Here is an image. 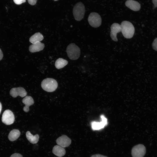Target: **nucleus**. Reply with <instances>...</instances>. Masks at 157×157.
<instances>
[{
  "instance_id": "nucleus-1",
  "label": "nucleus",
  "mask_w": 157,
  "mask_h": 157,
  "mask_svg": "<svg viewBox=\"0 0 157 157\" xmlns=\"http://www.w3.org/2000/svg\"><path fill=\"white\" fill-rule=\"evenodd\" d=\"M120 26L121 31L125 38L129 39L133 37L135 33V28L131 22L123 21L121 23Z\"/></svg>"
},
{
  "instance_id": "nucleus-2",
  "label": "nucleus",
  "mask_w": 157,
  "mask_h": 157,
  "mask_svg": "<svg viewBox=\"0 0 157 157\" xmlns=\"http://www.w3.org/2000/svg\"><path fill=\"white\" fill-rule=\"evenodd\" d=\"M41 85L42 88L45 91L51 92L56 90L58 87V84L55 79L47 78L42 81Z\"/></svg>"
},
{
  "instance_id": "nucleus-3",
  "label": "nucleus",
  "mask_w": 157,
  "mask_h": 157,
  "mask_svg": "<svg viewBox=\"0 0 157 157\" xmlns=\"http://www.w3.org/2000/svg\"><path fill=\"white\" fill-rule=\"evenodd\" d=\"M66 52L69 58L72 60H76L79 57L80 50L79 47L75 44L72 43L67 47Z\"/></svg>"
},
{
  "instance_id": "nucleus-4",
  "label": "nucleus",
  "mask_w": 157,
  "mask_h": 157,
  "mask_svg": "<svg viewBox=\"0 0 157 157\" xmlns=\"http://www.w3.org/2000/svg\"><path fill=\"white\" fill-rule=\"evenodd\" d=\"M85 11V6L82 3L80 2L76 3L74 6L73 10L75 20L77 21L81 20L84 16Z\"/></svg>"
},
{
  "instance_id": "nucleus-5",
  "label": "nucleus",
  "mask_w": 157,
  "mask_h": 157,
  "mask_svg": "<svg viewBox=\"0 0 157 157\" xmlns=\"http://www.w3.org/2000/svg\"><path fill=\"white\" fill-rule=\"evenodd\" d=\"M88 20L90 25L94 28L99 26L102 21L100 16L95 12L91 13L90 14L88 18Z\"/></svg>"
},
{
  "instance_id": "nucleus-6",
  "label": "nucleus",
  "mask_w": 157,
  "mask_h": 157,
  "mask_svg": "<svg viewBox=\"0 0 157 157\" xmlns=\"http://www.w3.org/2000/svg\"><path fill=\"white\" fill-rule=\"evenodd\" d=\"M146 152L145 147L142 144H139L134 146L131 150L132 157H143Z\"/></svg>"
},
{
  "instance_id": "nucleus-7",
  "label": "nucleus",
  "mask_w": 157,
  "mask_h": 157,
  "mask_svg": "<svg viewBox=\"0 0 157 157\" xmlns=\"http://www.w3.org/2000/svg\"><path fill=\"white\" fill-rule=\"evenodd\" d=\"M2 122L7 125L13 124L15 120L13 112L9 110H6L3 113L1 119Z\"/></svg>"
},
{
  "instance_id": "nucleus-8",
  "label": "nucleus",
  "mask_w": 157,
  "mask_h": 157,
  "mask_svg": "<svg viewBox=\"0 0 157 157\" xmlns=\"http://www.w3.org/2000/svg\"><path fill=\"white\" fill-rule=\"evenodd\" d=\"M10 95L13 97H16L19 96L23 97L26 96L27 92L22 87H19L12 88L10 92Z\"/></svg>"
},
{
  "instance_id": "nucleus-9",
  "label": "nucleus",
  "mask_w": 157,
  "mask_h": 157,
  "mask_svg": "<svg viewBox=\"0 0 157 157\" xmlns=\"http://www.w3.org/2000/svg\"><path fill=\"white\" fill-rule=\"evenodd\" d=\"M110 30V36L112 39L115 41H117V34L121 31L120 25L117 23H114L111 25Z\"/></svg>"
},
{
  "instance_id": "nucleus-10",
  "label": "nucleus",
  "mask_w": 157,
  "mask_h": 157,
  "mask_svg": "<svg viewBox=\"0 0 157 157\" xmlns=\"http://www.w3.org/2000/svg\"><path fill=\"white\" fill-rule=\"evenodd\" d=\"M56 142L58 145L64 148L69 146L71 143V140L67 135H63L57 139Z\"/></svg>"
},
{
  "instance_id": "nucleus-11",
  "label": "nucleus",
  "mask_w": 157,
  "mask_h": 157,
  "mask_svg": "<svg viewBox=\"0 0 157 157\" xmlns=\"http://www.w3.org/2000/svg\"><path fill=\"white\" fill-rule=\"evenodd\" d=\"M126 6L134 11H138L140 8V5L138 2L133 0H128L125 2Z\"/></svg>"
},
{
  "instance_id": "nucleus-12",
  "label": "nucleus",
  "mask_w": 157,
  "mask_h": 157,
  "mask_svg": "<svg viewBox=\"0 0 157 157\" xmlns=\"http://www.w3.org/2000/svg\"><path fill=\"white\" fill-rule=\"evenodd\" d=\"M22 102L25 105L23 108V110L26 112H28L29 106L33 105L34 103L33 98L30 96H25L23 99Z\"/></svg>"
},
{
  "instance_id": "nucleus-13",
  "label": "nucleus",
  "mask_w": 157,
  "mask_h": 157,
  "mask_svg": "<svg viewBox=\"0 0 157 157\" xmlns=\"http://www.w3.org/2000/svg\"><path fill=\"white\" fill-rule=\"evenodd\" d=\"M44 47V44L40 42L31 45L29 47V50L31 52H35L42 50Z\"/></svg>"
},
{
  "instance_id": "nucleus-14",
  "label": "nucleus",
  "mask_w": 157,
  "mask_h": 157,
  "mask_svg": "<svg viewBox=\"0 0 157 157\" xmlns=\"http://www.w3.org/2000/svg\"><path fill=\"white\" fill-rule=\"evenodd\" d=\"M52 152L55 155L59 157L63 156L66 153L65 149L58 145H55L53 147Z\"/></svg>"
},
{
  "instance_id": "nucleus-15",
  "label": "nucleus",
  "mask_w": 157,
  "mask_h": 157,
  "mask_svg": "<svg viewBox=\"0 0 157 157\" xmlns=\"http://www.w3.org/2000/svg\"><path fill=\"white\" fill-rule=\"evenodd\" d=\"M107 125V124L102 121L100 122L93 121L91 123V128L93 130H98L102 129Z\"/></svg>"
},
{
  "instance_id": "nucleus-16",
  "label": "nucleus",
  "mask_w": 157,
  "mask_h": 157,
  "mask_svg": "<svg viewBox=\"0 0 157 157\" xmlns=\"http://www.w3.org/2000/svg\"><path fill=\"white\" fill-rule=\"evenodd\" d=\"M26 136L27 140L32 144H36L38 141L39 136L38 134L33 135L29 131H28L26 132Z\"/></svg>"
},
{
  "instance_id": "nucleus-17",
  "label": "nucleus",
  "mask_w": 157,
  "mask_h": 157,
  "mask_svg": "<svg viewBox=\"0 0 157 157\" xmlns=\"http://www.w3.org/2000/svg\"><path fill=\"white\" fill-rule=\"evenodd\" d=\"M20 135L19 131L17 129H14L11 131L8 135L9 140L11 141L16 140L19 137Z\"/></svg>"
},
{
  "instance_id": "nucleus-18",
  "label": "nucleus",
  "mask_w": 157,
  "mask_h": 157,
  "mask_svg": "<svg viewBox=\"0 0 157 157\" xmlns=\"http://www.w3.org/2000/svg\"><path fill=\"white\" fill-rule=\"evenodd\" d=\"M44 37L40 33H37L32 35L29 39V41L33 44L40 42L43 40Z\"/></svg>"
},
{
  "instance_id": "nucleus-19",
  "label": "nucleus",
  "mask_w": 157,
  "mask_h": 157,
  "mask_svg": "<svg viewBox=\"0 0 157 157\" xmlns=\"http://www.w3.org/2000/svg\"><path fill=\"white\" fill-rule=\"evenodd\" d=\"M68 61L62 58L57 59L55 63V66L58 69L62 68L66 65L68 64Z\"/></svg>"
},
{
  "instance_id": "nucleus-20",
  "label": "nucleus",
  "mask_w": 157,
  "mask_h": 157,
  "mask_svg": "<svg viewBox=\"0 0 157 157\" xmlns=\"http://www.w3.org/2000/svg\"><path fill=\"white\" fill-rule=\"evenodd\" d=\"M152 46L153 49L157 51V38H155L152 44Z\"/></svg>"
},
{
  "instance_id": "nucleus-21",
  "label": "nucleus",
  "mask_w": 157,
  "mask_h": 157,
  "mask_svg": "<svg viewBox=\"0 0 157 157\" xmlns=\"http://www.w3.org/2000/svg\"><path fill=\"white\" fill-rule=\"evenodd\" d=\"M14 2L16 4L20 5L26 1V0H13Z\"/></svg>"
},
{
  "instance_id": "nucleus-22",
  "label": "nucleus",
  "mask_w": 157,
  "mask_h": 157,
  "mask_svg": "<svg viewBox=\"0 0 157 157\" xmlns=\"http://www.w3.org/2000/svg\"><path fill=\"white\" fill-rule=\"evenodd\" d=\"M29 4L31 5H34L36 3L37 0H28Z\"/></svg>"
},
{
  "instance_id": "nucleus-23",
  "label": "nucleus",
  "mask_w": 157,
  "mask_h": 157,
  "mask_svg": "<svg viewBox=\"0 0 157 157\" xmlns=\"http://www.w3.org/2000/svg\"><path fill=\"white\" fill-rule=\"evenodd\" d=\"M10 157H23V156L19 154L15 153L12 154Z\"/></svg>"
},
{
  "instance_id": "nucleus-24",
  "label": "nucleus",
  "mask_w": 157,
  "mask_h": 157,
  "mask_svg": "<svg viewBox=\"0 0 157 157\" xmlns=\"http://www.w3.org/2000/svg\"><path fill=\"white\" fill-rule=\"evenodd\" d=\"M91 157H107L100 154H96L92 155Z\"/></svg>"
},
{
  "instance_id": "nucleus-25",
  "label": "nucleus",
  "mask_w": 157,
  "mask_h": 157,
  "mask_svg": "<svg viewBox=\"0 0 157 157\" xmlns=\"http://www.w3.org/2000/svg\"><path fill=\"white\" fill-rule=\"evenodd\" d=\"M152 1L154 7L157 8V0H152Z\"/></svg>"
},
{
  "instance_id": "nucleus-26",
  "label": "nucleus",
  "mask_w": 157,
  "mask_h": 157,
  "mask_svg": "<svg viewBox=\"0 0 157 157\" xmlns=\"http://www.w3.org/2000/svg\"><path fill=\"white\" fill-rule=\"evenodd\" d=\"M3 56L2 52L0 49V60H1Z\"/></svg>"
},
{
  "instance_id": "nucleus-27",
  "label": "nucleus",
  "mask_w": 157,
  "mask_h": 157,
  "mask_svg": "<svg viewBox=\"0 0 157 157\" xmlns=\"http://www.w3.org/2000/svg\"><path fill=\"white\" fill-rule=\"evenodd\" d=\"M2 108V105L1 103L0 102V114Z\"/></svg>"
},
{
  "instance_id": "nucleus-28",
  "label": "nucleus",
  "mask_w": 157,
  "mask_h": 157,
  "mask_svg": "<svg viewBox=\"0 0 157 157\" xmlns=\"http://www.w3.org/2000/svg\"><path fill=\"white\" fill-rule=\"evenodd\" d=\"M54 0V1H57L58 0Z\"/></svg>"
}]
</instances>
